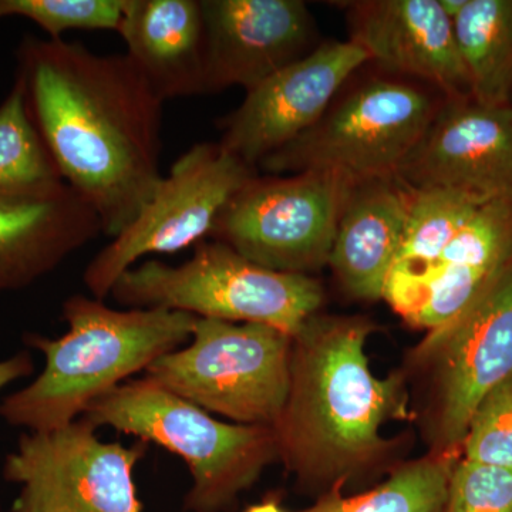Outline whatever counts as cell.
I'll return each instance as SVG.
<instances>
[{"label":"cell","mask_w":512,"mask_h":512,"mask_svg":"<svg viewBox=\"0 0 512 512\" xmlns=\"http://www.w3.org/2000/svg\"><path fill=\"white\" fill-rule=\"evenodd\" d=\"M463 447L464 460L512 468V375L478 404Z\"/></svg>","instance_id":"cell-25"},{"label":"cell","mask_w":512,"mask_h":512,"mask_svg":"<svg viewBox=\"0 0 512 512\" xmlns=\"http://www.w3.org/2000/svg\"><path fill=\"white\" fill-rule=\"evenodd\" d=\"M117 33L126 55L161 99L205 94L201 0H124Z\"/></svg>","instance_id":"cell-18"},{"label":"cell","mask_w":512,"mask_h":512,"mask_svg":"<svg viewBox=\"0 0 512 512\" xmlns=\"http://www.w3.org/2000/svg\"><path fill=\"white\" fill-rule=\"evenodd\" d=\"M16 56L30 116L64 183L117 237L163 180L164 100L127 55L26 36Z\"/></svg>","instance_id":"cell-1"},{"label":"cell","mask_w":512,"mask_h":512,"mask_svg":"<svg viewBox=\"0 0 512 512\" xmlns=\"http://www.w3.org/2000/svg\"><path fill=\"white\" fill-rule=\"evenodd\" d=\"M350 42L384 70L431 84L447 99H473L440 0H362L348 3Z\"/></svg>","instance_id":"cell-16"},{"label":"cell","mask_w":512,"mask_h":512,"mask_svg":"<svg viewBox=\"0 0 512 512\" xmlns=\"http://www.w3.org/2000/svg\"><path fill=\"white\" fill-rule=\"evenodd\" d=\"M453 450L406 464L366 493L345 497L332 488L298 512H446L448 485L456 466Z\"/></svg>","instance_id":"cell-23"},{"label":"cell","mask_w":512,"mask_h":512,"mask_svg":"<svg viewBox=\"0 0 512 512\" xmlns=\"http://www.w3.org/2000/svg\"><path fill=\"white\" fill-rule=\"evenodd\" d=\"M245 512H286L275 497L265 498L262 503L251 505Z\"/></svg>","instance_id":"cell-28"},{"label":"cell","mask_w":512,"mask_h":512,"mask_svg":"<svg viewBox=\"0 0 512 512\" xmlns=\"http://www.w3.org/2000/svg\"><path fill=\"white\" fill-rule=\"evenodd\" d=\"M512 264V201L480 205L423 274L387 286L383 299L414 326L440 332L456 323Z\"/></svg>","instance_id":"cell-15"},{"label":"cell","mask_w":512,"mask_h":512,"mask_svg":"<svg viewBox=\"0 0 512 512\" xmlns=\"http://www.w3.org/2000/svg\"><path fill=\"white\" fill-rule=\"evenodd\" d=\"M373 325L313 315L293 338L291 386L276 424L279 458L305 487H342L386 453L380 430L409 417L404 379H379L365 353ZM326 491V493H328Z\"/></svg>","instance_id":"cell-2"},{"label":"cell","mask_w":512,"mask_h":512,"mask_svg":"<svg viewBox=\"0 0 512 512\" xmlns=\"http://www.w3.org/2000/svg\"><path fill=\"white\" fill-rule=\"evenodd\" d=\"M441 8L451 20L460 15L461 10L467 5V0H440Z\"/></svg>","instance_id":"cell-29"},{"label":"cell","mask_w":512,"mask_h":512,"mask_svg":"<svg viewBox=\"0 0 512 512\" xmlns=\"http://www.w3.org/2000/svg\"><path fill=\"white\" fill-rule=\"evenodd\" d=\"M396 177L410 190L512 201V106L447 99Z\"/></svg>","instance_id":"cell-13"},{"label":"cell","mask_w":512,"mask_h":512,"mask_svg":"<svg viewBox=\"0 0 512 512\" xmlns=\"http://www.w3.org/2000/svg\"><path fill=\"white\" fill-rule=\"evenodd\" d=\"M439 110L426 90L399 80L372 79L333 101L301 137L259 163L272 174L323 171L355 183L392 177Z\"/></svg>","instance_id":"cell-7"},{"label":"cell","mask_w":512,"mask_h":512,"mask_svg":"<svg viewBox=\"0 0 512 512\" xmlns=\"http://www.w3.org/2000/svg\"><path fill=\"white\" fill-rule=\"evenodd\" d=\"M205 94L255 89L315 49V20L302 0H201Z\"/></svg>","instance_id":"cell-14"},{"label":"cell","mask_w":512,"mask_h":512,"mask_svg":"<svg viewBox=\"0 0 512 512\" xmlns=\"http://www.w3.org/2000/svg\"><path fill=\"white\" fill-rule=\"evenodd\" d=\"M446 512H512V468L457 461Z\"/></svg>","instance_id":"cell-26"},{"label":"cell","mask_w":512,"mask_h":512,"mask_svg":"<svg viewBox=\"0 0 512 512\" xmlns=\"http://www.w3.org/2000/svg\"><path fill=\"white\" fill-rule=\"evenodd\" d=\"M123 5L124 0H0V19L32 20L56 40L70 30L117 32Z\"/></svg>","instance_id":"cell-24"},{"label":"cell","mask_w":512,"mask_h":512,"mask_svg":"<svg viewBox=\"0 0 512 512\" xmlns=\"http://www.w3.org/2000/svg\"><path fill=\"white\" fill-rule=\"evenodd\" d=\"M410 188L396 177L357 183L350 194L328 265L353 298L384 296L402 245Z\"/></svg>","instance_id":"cell-19"},{"label":"cell","mask_w":512,"mask_h":512,"mask_svg":"<svg viewBox=\"0 0 512 512\" xmlns=\"http://www.w3.org/2000/svg\"><path fill=\"white\" fill-rule=\"evenodd\" d=\"M255 168L220 143H198L163 177L136 220L94 256L83 282L104 301L124 272L146 255L173 254L210 237L229 201L255 177Z\"/></svg>","instance_id":"cell-9"},{"label":"cell","mask_w":512,"mask_h":512,"mask_svg":"<svg viewBox=\"0 0 512 512\" xmlns=\"http://www.w3.org/2000/svg\"><path fill=\"white\" fill-rule=\"evenodd\" d=\"M191 339L154 360L146 376L205 412L275 429L291 386L292 336L261 323L198 318Z\"/></svg>","instance_id":"cell-6"},{"label":"cell","mask_w":512,"mask_h":512,"mask_svg":"<svg viewBox=\"0 0 512 512\" xmlns=\"http://www.w3.org/2000/svg\"><path fill=\"white\" fill-rule=\"evenodd\" d=\"M69 325L57 339L28 335L46 357L42 375L0 403V417L32 431L62 429L87 407L158 357L191 339L197 316L163 308L117 311L99 299L73 295L63 303Z\"/></svg>","instance_id":"cell-3"},{"label":"cell","mask_w":512,"mask_h":512,"mask_svg":"<svg viewBox=\"0 0 512 512\" xmlns=\"http://www.w3.org/2000/svg\"><path fill=\"white\" fill-rule=\"evenodd\" d=\"M416 357L436 370L440 446H463L478 404L512 375V264L466 315L429 333Z\"/></svg>","instance_id":"cell-11"},{"label":"cell","mask_w":512,"mask_h":512,"mask_svg":"<svg viewBox=\"0 0 512 512\" xmlns=\"http://www.w3.org/2000/svg\"><path fill=\"white\" fill-rule=\"evenodd\" d=\"M82 417L96 429L113 427L183 458L192 478L184 500L190 512L231 511L239 494L279 458L274 427L214 419L147 376L94 400Z\"/></svg>","instance_id":"cell-4"},{"label":"cell","mask_w":512,"mask_h":512,"mask_svg":"<svg viewBox=\"0 0 512 512\" xmlns=\"http://www.w3.org/2000/svg\"><path fill=\"white\" fill-rule=\"evenodd\" d=\"M453 26L471 97L512 106V0H467Z\"/></svg>","instance_id":"cell-20"},{"label":"cell","mask_w":512,"mask_h":512,"mask_svg":"<svg viewBox=\"0 0 512 512\" xmlns=\"http://www.w3.org/2000/svg\"><path fill=\"white\" fill-rule=\"evenodd\" d=\"M66 187L30 116L25 87L16 77L15 86L0 104V198H47Z\"/></svg>","instance_id":"cell-21"},{"label":"cell","mask_w":512,"mask_h":512,"mask_svg":"<svg viewBox=\"0 0 512 512\" xmlns=\"http://www.w3.org/2000/svg\"><path fill=\"white\" fill-rule=\"evenodd\" d=\"M100 234L96 212L69 185L47 198H0V292L32 285Z\"/></svg>","instance_id":"cell-17"},{"label":"cell","mask_w":512,"mask_h":512,"mask_svg":"<svg viewBox=\"0 0 512 512\" xmlns=\"http://www.w3.org/2000/svg\"><path fill=\"white\" fill-rule=\"evenodd\" d=\"M128 309L163 308L197 318L261 323L295 338L323 302L311 275L271 271L224 242L202 241L181 265L150 259L130 268L111 288Z\"/></svg>","instance_id":"cell-5"},{"label":"cell","mask_w":512,"mask_h":512,"mask_svg":"<svg viewBox=\"0 0 512 512\" xmlns=\"http://www.w3.org/2000/svg\"><path fill=\"white\" fill-rule=\"evenodd\" d=\"M77 419L20 436L3 477L22 485L12 512H141L133 473L146 444L104 443Z\"/></svg>","instance_id":"cell-10"},{"label":"cell","mask_w":512,"mask_h":512,"mask_svg":"<svg viewBox=\"0 0 512 512\" xmlns=\"http://www.w3.org/2000/svg\"><path fill=\"white\" fill-rule=\"evenodd\" d=\"M35 370L32 357L28 352H20L10 359L0 362V390L15 380L32 375Z\"/></svg>","instance_id":"cell-27"},{"label":"cell","mask_w":512,"mask_h":512,"mask_svg":"<svg viewBox=\"0 0 512 512\" xmlns=\"http://www.w3.org/2000/svg\"><path fill=\"white\" fill-rule=\"evenodd\" d=\"M483 204L457 191L410 190L402 245L386 288L427 271Z\"/></svg>","instance_id":"cell-22"},{"label":"cell","mask_w":512,"mask_h":512,"mask_svg":"<svg viewBox=\"0 0 512 512\" xmlns=\"http://www.w3.org/2000/svg\"><path fill=\"white\" fill-rule=\"evenodd\" d=\"M366 63L369 55L350 40L320 43L247 92L241 106L221 120V147L255 168L315 126Z\"/></svg>","instance_id":"cell-12"},{"label":"cell","mask_w":512,"mask_h":512,"mask_svg":"<svg viewBox=\"0 0 512 512\" xmlns=\"http://www.w3.org/2000/svg\"><path fill=\"white\" fill-rule=\"evenodd\" d=\"M356 184L323 171L255 175L222 210L210 237L271 271L309 275L328 265Z\"/></svg>","instance_id":"cell-8"}]
</instances>
